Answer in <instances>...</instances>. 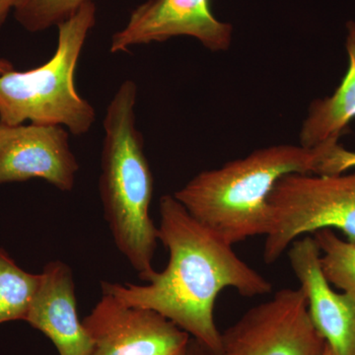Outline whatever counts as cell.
<instances>
[{"label":"cell","instance_id":"1","mask_svg":"<svg viewBox=\"0 0 355 355\" xmlns=\"http://www.w3.org/2000/svg\"><path fill=\"white\" fill-rule=\"evenodd\" d=\"M160 217L158 240L169 252L165 270L142 286L103 282L102 293L155 311L216 355L221 345L214 320L218 294L231 287L245 297L266 295L272 284L193 218L174 196L161 198Z\"/></svg>","mask_w":355,"mask_h":355},{"label":"cell","instance_id":"2","mask_svg":"<svg viewBox=\"0 0 355 355\" xmlns=\"http://www.w3.org/2000/svg\"><path fill=\"white\" fill-rule=\"evenodd\" d=\"M137 84L125 80L107 108L99 191L114 244L147 282L156 272L158 228L150 217L153 176L137 127Z\"/></svg>","mask_w":355,"mask_h":355},{"label":"cell","instance_id":"3","mask_svg":"<svg viewBox=\"0 0 355 355\" xmlns=\"http://www.w3.org/2000/svg\"><path fill=\"white\" fill-rule=\"evenodd\" d=\"M318 156L317 149L301 146L266 147L200 173L173 196L193 218L233 246L266 235L268 198L275 184L287 175L315 174Z\"/></svg>","mask_w":355,"mask_h":355},{"label":"cell","instance_id":"4","mask_svg":"<svg viewBox=\"0 0 355 355\" xmlns=\"http://www.w3.org/2000/svg\"><path fill=\"white\" fill-rule=\"evenodd\" d=\"M96 22L94 2L83 4L58 25L55 53L46 64L27 71L0 76V125H60L78 137L87 133L96 121L92 105L74 85L77 62Z\"/></svg>","mask_w":355,"mask_h":355},{"label":"cell","instance_id":"5","mask_svg":"<svg viewBox=\"0 0 355 355\" xmlns=\"http://www.w3.org/2000/svg\"><path fill=\"white\" fill-rule=\"evenodd\" d=\"M268 205L266 263L279 260L298 238L321 229H336L355 242V172L287 175L275 184Z\"/></svg>","mask_w":355,"mask_h":355},{"label":"cell","instance_id":"6","mask_svg":"<svg viewBox=\"0 0 355 355\" xmlns=\"http://www.w3.org/2000/svg\"><path fill=\"white\" fill-rule=\"evenodd\" d=\"M326 343L311 321L302 289L284 288L221 333L216 355H320Z\"/></svg>","mask_w":355,"mask_h":355},{"label":"cell","instance_id":"7","mask_svg":"<svg viewBox=\"0 0 355 355\" xmlns=\"http://www.w3.org/2000/svg\"><path fill=\"white\" fill-rule=\"evenodd\" d=\"M83 323L93 343L90 355H186L191 336L146 308L102 293Z\"/></svg>","mask_w":355,"mask_h":355},{"label":"cell","instance_id":"8","mask_svg":"<svg viewBox=\"0 0 355 355\" xmlns=\"http://www.w3.org/2000/svg\"><path fill=\"white\" fill-rule=\"evenodd\" d=\"M232 35V26L217 19L210 10L209 0H147L114 33L110 51L116 53L139 44L188 36L210 51H221L230 48Z\"/></svg>","mask_w":355,"mask_h":355},{"label":"cell","instance_id":"9","mask_svg":"<svg viewBox=\"0 0 355 355\" xmlns=\"http://www.w3.org/2000/svg\"><path fill=\"white\" fill-rule=\"evenodd\" d=\"M0 127V184L40 178L60 191L73 189L79 165L67 128L35 123Z\"/></svg>","mask_w":355,"mask_h":355},{"label":"cell","instance_id":"10","mask_svg":"<svg viewBox=\"0 0 355 355\" xmlns=\"http://www.w3.org/2000/svg\"><path fill=\"white\" fill-rule=\"evenodd\" d=\"M288 260L318 333L336 355H355V299L331 288L314 237L305 235L292 242Z\"/></svg>","mask_w":355,"mask_h":355},{"label":"cell","instance_id":"11","mask_svg":"<svg viewBox=\"0 0 355 355\" xmlns=\"http://www.w3.org/2000/svg\"><path fill=\"white\" fill-rule=\"evenodd\" d=\"M25 322L43 333L60 355H90L93 343L77 313L71 268L62 261L46 263Z\"/></svg>","mask_w":355,"mask_h":355},{"label":"cell","instance_id":"12","mask_svg":"<svg viewBox=\"0 0 355 355\" xmlns=\"http://www.w3.org/2000/svg\"><path fill=\"white\" fill-rule=\"evenodd\" d=\"M345 76L335 92L310 105L300 130V146L308 149L340 142L355 119V21L347 23Z\"/></svg>","mask_w":355,"mask_h":355},{"label":"cell","instance_id":"13","mask_svg":"<svg viewBox=\"0 0 355 355\" xmlns=\"http://www.w3.org/2000/svg\"><path fill=\"white\" fill-rule=\"evenodd\" d=\"M39 284L40 275L25 272L0 249V324L25 321Z\"/></svg>","mask_w":355,"mask_h":355},{"label":"cell","instance_id":"14","mask_svg":"<svg viewBox=\"0 0 355 355\" xmlns=\"http://www.w3.org/2000/svg\"><path fill=\"white\" fill-rule=\"evenodd\" d=\"M312 236L321 251L326 279L355 299V242L342 239L329 228L318 230Z\"/></svg>","mask_w":355,"mask_h":355},{"label":"cell","instance_id":"15","mask_svg":"<svg viewBox=\"0 0 355 355\" xmlns=\"http://www.w3.org/2000/svg\"><path fill=\"white\" fill-rule=\"evenodd\" d=\"M89 1L91 0H19L14 7V16L27 31L42 32L67 20Z\"/></svg>","mask_w":355,"mask_h":355},{"label":"cell","instance_id":"16","mask_svg":"<svg viewBox=\"0 0 355 355\" xmlns=\"http://www.w3.org/2000/svg\"><path fill=\"white\" fill-rule=\"evenodd\" d=\"M318 163L315 175H336L355 169V151L349 150L340 142L317 147Z\"/></svg>","mask_w":355,"mask_h":355},{"label":"cell","instance_id":"17","mask_svg":"<svg viewBox=\"0 0 355 355\" xmlns=\"http://www.w3.org/2000/svg\"><path fill=\"white\" fill-rule=\"evenodd\" d=\"M19 0H0V29Z\"/></svg>","mask_w":355,"mask_h":355},{"label":"cell","instance_id":"18","mask_svg":"<svg viewBox=\"0 0 355 355\" xmlns=\"http://www.w3.org/2000/svg\"><path fill=\"white\" fill-rule=\"evenodd\" d=\"M186 355H211L209 350L202 347L198 340L191 338L190 343H189L188 349H187Z\"/></svg>","mask_w":355,"mask_h":355},{"label":"cell","instance_id":"19","mask_svg":"<svg viewBox=\"0 0 355 355\" xmlns=\"http://www.w3.org/2000/svg\"><path fill=\"white\" fill-rule=\"evenodd\" d=\"M13 69V64H11L9 60H4V58H0V76L6 73V72L11 71V70Z\"/></svg>","mask_w":355,"mask_h":355},{"label":"cell","instance_id":"20","mask_svg":"<svg viewBox=\"0 0 355 355\" xmlns=\"http://www.w3.org/2000/svg\"><path fill=\"white\" fill-rule=\"evenodd\" d=\"M320 355H336L335 352H334V350L331 349L330 345H328V343H326V345H324V349L323 350V352H322Z\"/></svg>","mask_w":355,"mask_h":355},{"label":"cell","instance_id":"21","mask_svg":"<svg viewBox=\"0 0 355 355\" xmlns=\"http://www.w3.org/2000/svg\"><path fill=\"white\" fill-rule=\"evenodd\" d=\"M1 133H2V128L0 127V137H1Z\"/></svg>","mask_w":355,"mask_h":355}]
</instances>
